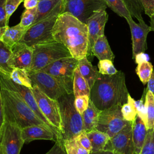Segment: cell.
<instances>
[{"label": "cell", "mask_w": 154, "mask_h": 154, "mask_svg": "<svg viewBox=\"0 0 154 154\" xmlns=\"http://www.w3.org/2000/svg\"><path fill=\"white\" fill-rule=\"evenodd\" d=\"M52 33L54 40L63 44L73 58L78 60L87 57V26L70 13H63L58 16Z\"/></svg>", "instance_id": "6da1fadb"}, {"label": "cell", "mask_w": 154, "mask_h": 154, "mask_svg": "<svg viewBox=\"0 0 154 154\" xmlns=\"http://www.w3.org/2000/svg\"><path fill=\"white\" fill-rule=\"evenodd\" d=\"M125 75L118 71L114 75H99L90 89V100L100 111L117 104L123 105L128 100Z\"/></svg>", "instance_id": "7a4b0ae2"}, {"label": "cell", "mask_w": 154, "mask_h": 154, "mask_svg": "<svg viewBox=\"0 0 154 154\" xmlns=\"http://www.w3.org/2000/svg\"><path fill=\"white\" fill-rule=\"evenodd\" d=\"M0 87L5 121L14 123L21 129L34 125L48 126L35 114L18 93L8 88L1 82Z\"/></svg>", "instance_id": "3957f363"}, {"label": "cell", "mask_w": 154, "mask_h": 154, "mask_svg": "<svg viewBox=\"0 0 154 154\" xmlns=\"http://www.w3.org/2000/svg\"><path fill=\"white\" fill-rule=\"evenodd\" d=\"M73 93L66 94L57 100L61 117V135L63 140L75 138L84 129L81 114L76 110Z\"/></svg>", "instance_id": "277c9868"}, {"label": "cell", "mask_w": 154, "mask_h": 154, "mask_svg": "<svg viewBox=\"0 0 154 154\" xmlns=\"http://www.w3.org/2000/svg\"><path fill=\"white\" fill-rule=\"evenodd\" d=\"M63 2L64 0L45 17L29 26L19 42L32 47L38 44L54 41L52 29L58 16L62 13Z\"/></svg>", "instance_id": "5b68a950"}, {"label": "cell", "mask_w": 154, "mask_h": 154, "mask_svg": "<svg viewBox=\"0 0 154 154\" xmlns=\"http://www.w3.org/2000/svg\"><path fill=\"white\" fill-rule=\"evenodd\" d=\"M32 48L33 60L30 71L41 70L59 59L72 57L63 44L55 40L34 45Z\"/></svg>", "instance_id": "8992f818"}, {"label": "cell", "mask_w": 154, "mask_h": 154, "mask_svg": "<svg viewBox=\"0 0 154 154\" xmlns=\"http://www.w3.org/2000/svg\"><path fill=\"white\" fill-rule=\"evenodd\" d=\"M78 60L73 57L59 59L42 70L57 79L66 88L68 94L73 93V80Z\"/></svg>", "instance_id": "52a82bcc"}, {"label": "cell", "mask_w": 154, "mask_h": 154, "mask_svg": "<svg viewBox=\"0 0 154 154\" xmlns=\"http://www.w3.org/2000/svg\"><path fill=\"white\" fill-rule=\"evenodd\" d=\"M122 106V105L117 104L101 111L96 129L106 133L110 138L123 129L129 122L123 118Z\"/></svg>", "instance_id": "ba28073f"}, {"label": "cell", "mask_w": 154, "mask_h": 154, "mask_svg": "<svg viewBox=\"0 0 154 154\" xmlns=\"http://www.w3.org/2000/svg\"><path fill=\"white\" fill-rule=\"evenodd\" d=\"M28 73L33 85L37 86L42 92L51 99L58 100L62 96L68 94L65 87L49 73L43 70H28Z\"/></svg>", "instance_id": "9c48e42d"}, {"label": "cell", "mask_w": 154, "mask_h": 154, "mask_svg": "<svg viewBox=\"0 0 154 154\" xmlns=\"http://www.w3.org/2000/svg\"><path fill=\"white\" fill-rule=\"evenodd\" d=\"M106 7L104 0H64L61 13H69L85 23L94 12Z\"/></svg>", "instance_id": "30bf717a"}, {"label": "cell", "mask_w": 154, "mask_h": 154, "mask_svg": "<svg viewBox=\"0 0 154 154\" xmlns=\"http://www.w3.org/2000/svg\"><path fill=\"white\" fill-rule=\"evenodd\" d=\"M31 90L41 112L61 135V117L58 100L48 97L35 85H33Z\"/></svg>", "instance_id": "8fae6325"}, {"label": "cell", "mask_w": 154, "mask_h": 154, "mask_svg": "<svg viewBox=\"0 0 154 154\" xmlns=\"http://www.w3.org/2000/svg\"><path fill=\"white\" fill-rule=\"evenodd\" d=\"M22 129L17 125L5 121L0 145L4 154H20L24 143Z\"/></svg>", "instance_id": "7c38bea8"}, {"label": "cell", "mask_w": 154, "mask_h": 154, "mask_svg": "<svg viewBox=\"0 0 154 154\" xmlns=\"http://www.w3.org/2000/svg\"><path fill=\"white\" fill-rule=\"evenodd\" d=\"M132 123L129 122L123 129L111 137L104 150L112 151L116 154H136L132 138Z\"/></svg>", "instance_id": "4fadbf2b"}, {"label": "cell", "mask_w": 154, "mask_h": 154, "mask_svg": "<svg viewBox=\"0 0 154 154\" xmlns=\"http://www.w3.org/2000/svg\"><path fill=\"white\" fill-rule=\"evenodd\" d=\"M108 19L106 8H102L94 12L87 20L85 24L88 28V55H91V49L97 38L104 34L105 26Z\"/></svg>", "instance_id": "5bb4252c"}, {"label": "cell", "mask_w": 154, "mask_h": 154, "mask_svg": "<svg viewBox=\"0 0 154 154\" xmlns=\"http://www.w3.org/2000/svg\"><path fill=\"white\" fill-rule=\"evenodd\" d=\"M131 32L132 43V58L138 54L144 52L147 47V36L151 31L150 26L144 21L136 23L132 19L126 20Z\"/></svg>", "instance_id": "9a60e30c"}, {"label": "cell", "mask_w": 154, "mask_h": 154, "mask_svg": "<svg viewBox=\"0 0 154 154\" xmlns=\"http://www.w3.org/2000/svg\"><path fill=\"white\" fill-rule=\"evenodd\" d=\"M12 54L10 58V66L14 68H20L29 70L33 60V48L25 43L19 42L12 48Z\"/></svg>", "instance_id": "2e32d148"}, {"label": "cell", "mask_w": 154, "mask_h": 154, "mask_svg": "<svg viewBox=\"0 0 154 154\" xmlns=\"http://www.w3.org/2000/svg\"><path fill=\"white\" fill-rule=\"evenodd\" d=\"M22 137L24 143L37 140L56 141L57 136L48 126L44 125H34L22 129Z\"/></svg>", "instance_id": "e0dca14e"}, {"label": "cell", "mask_w": 154, "mask_h": 154, "mask_svg": "<svg viewBox=\"0 0 154 154\" xmlns=\"http://www.w3.org/2000/svg\"><path fill=\"white\" fill-rule=\"evenodd\" d=\"M91 54L99 60H109L113 62L115 58L105 34L99 36L96 40L91 49Z\"/></svg>", "instance_id": "ac0fdd59"}, {"label": "cell", "mask_w": 154, "mask_h": 154, "mask_svg": "<svg viewBox=\"0 0 154 154\" xmlns=\"http://www.w3.org/2000/svg\"><path fill=\"white\" fill-rule=\"evenodd\" d=\"M147 129L142 119L137 115L132 123V138L136 154H139L144 144Z\"/></svg>", "instance_id": "d6986e66"}, {"label": "cell", "mask_w": 154, "mask_h": 154, "mask_svg": "<svg viewBox=\"0 0 154 154\" xmlns=\"http://www.w3.org/2000/svg\"><path fill=\"white\" fill-rule=\"evenodd\" d=\"M78 68L91 89L99 75V70L91 64L87 57L78 60Z\"/></svg>", "instance_id": "ffe728a7"}, {"label": "cell", "mask_w": 154, "mask_h": 154, "mask_svg": "<svg viewBox=\"0 0 154 154\" xmlns=\"http://www.w3.org/2000/svg\"><path fill=\"white\" fill-rule=\"evenodd\" d=\"M100 112L101 111L90 100L88 108L81 115L84 131L88 132L96 129Z\"/></svg>", "instance_id": "44dd1931"}, {"label": "cell", "mask_w": 154, "mask_h": 154, "mask_svg": "<svg viewBox=\"0 0 154 154\" xmlns=\"http://www.w3.org/2000/svg\"><path fill=\"white\" fill-rule=\"evenodd\" d=\"M27 29L20 23L11 27L8 26L3 34L1 40L12 48L20 41Z\"/></svg>", "instance_id": "7402d4cb"}, {"label": "cell", "mask_w": 154, "mask_h": 154, "mask_svg": "<svg viewBox=\"0 0 154 154\" xmlns=\"http://www.w3.org/2000/svg\"><path fill=\"white\" fill-rule=\"evenodd\" d=\"M87 134L90 140L92 147L91 152L104 150L106 144L111 138L106 133L97 130L96 129L87 132Z\"/></svg>", "instance_id": "603a6c76"}, {"label": "cell", "mask_w": 154, "mask_h": 154, "mask_svg": "<svg viewBox=\"0 0 154 154\" xmlns=\"http://www.w3.org/2000/svg\"><path fill=\"white\" fill-rule=\"evenodd\" d=\"M73 93L75 97L82 95L90 96V88L77 67L75 70L73 80Z\"/></svg>", "instance_id": "cb8c5ba5"}, {"label": "cell", "mask_w": 154, "mask_h": 154, "mask_svg": "<svg viewBox=\"0 0 154 154\" xmlns=\"http://www.w3.org/2000/svg\"><path fill=\"white\" fill-rule=\"evenodd\" d=\"M12 54L11 48L3 42L0 41V72L10 76L13 70L10 66V61Z\"/></svg>", "instance_id": "d4e9b609"}, {"label": "cell", "mask_w": 154, "mask_h": 154, "mask_svg": "<svg viewBox=\"0 0 154 154\" xmlns=\"http://www.w3.org/2000/svg\"><path fill=\"white\" fill-rule=\"evenodd\" d=\"M63 0H43L38 2L34 23L39 21L50 13ZM33 23V24H34Z\"/></svg>", "instance_id": "484cf974"}, {"label": "cell", "mask_w": 154, "mask_h": 154, "mask_svg": "<svg viewBox=\"0 0 154 154\" xmlns=\"http://www.w3.org/2000/svg\"><path fill=\"white\" fill-rule=\"evenodd\" d=\"M9 76L12 81L16 84L28 87L31 89L32 88L33 83L29 76L28 71L25 69L14 68Z\"/></svg>", "instance_id": "4316f807"}, {"label": "cell", "mask_w": 154, "mask_h": 154, "mask_svg": "<svg viewBox=\"0 0 154 154\" xmlns=\"http://www.w3.org/2000/svg\"><path fill=\"white\" fill-rule=\"evenodd\" d=\"M107 7H109L114 13L126 20L132 19V17L123 0H104Z\"/></svg>", "instance_id": "83f0119b"}, {"label": "cell", "mask_w": 154, "mask_h": 154, "mask_svg": "<svg viewBox=\"0 0 154 154\" xmlns=\"http://www.w3.org/2000/svg\"><path fill=\"white\" fill-rule=\"evenodd\" d=\"M153 70V65L149 61H144L138 63L135 69L136 73L144 85L146 84L149 81Z\"/></svg>", "instance_id": "f1b7e54d"}, {"label": "cell", "mask_w": 154, "mask_h": 154, "mask_svg": "<svg viewBox=\"0 0 154 154\" xmlns=\"http://www.w3.org/2000/svg\"><path fill=\"white\" fill-rule=\"evenodd\" d=\"M123 118L128 122H133L137 116V112L135 105V100L129 94L127 102L124 103L121 108Z\"/></svg>", "instance_id": "f546056e"}, {"label": "cell", "mask_w": 154, "mask_h": 154, "mask_svg": "<svg viewBox=\"0 0 154 154\" xmlns=\"http://www.w3.org/2000/svg\"><path fill=\"white\" fill-rule=\"evenodd\" d=\"M145 103L147 106V129L154 128V94L146 88Z\"/></svg>", "instance_id": "4dcf8cb0"}, {"label": "cell", "mask_w": 154, "mask_h": 154, "mask_svg": "<svg viewBox=\"0 0 154 154\" xmlns=\"http://www.w3.org/2000/svg\"><path fill=\"white\" fill-rule=\"evenodd\" d=\"M63 140L66 154H90V153L79 144L75 138Z\"/></svg>", "instance_id": "1f68e13d"}, {"label": "cell", "mask_w": 154, "mask_h": 154, "mask_svg": "<svg viewBox=\"0 0 154 154\" xmlns=\"http://www.w3.org/2000/svg\"><path fill=\"white\" fill-rule=\"evenodd\" d=\"M128 8L132 17L136 18L138 22L144 21L141 13L143 7L139 0H123Z\"/></svg>", "instance_id": "d6a6232c"}, {"label": "cell", "mask_w": 154, "mask_h": 154, "mask_svg": "<svg viewBox=\"0 0 154 154\" xmlns=\"http://www.w3.org/2000/svg\"><path fill=\"white\" fill-rule=\"evenodd\" d=\"M139 154H154V128L147 130L144 144Z\"/></svg>", "instance_id": "836d02e7"}, {"label": "cell", "mask_w": 154, "mask_h": 154, "mask_svg": "<svg viewBox=\"0 0 154 154\" xmlns=\"http://www.w3.org/2000/svg\"><path fill=\"white\" fill-rule=\"evenodd\" d=\"M37 12V7L31 9H25L21 17L20 24L25 28H28L34 22Z\"/></svg>", "instance_id": "e575fe53"}, {"label": "cell", "mask_w": 154, "mask_h": 154, "mask_svg": "<svg viewBox=\"0 0 154 154\" xmlns=\"http://www.w3.org/2000/svg\"><path fill=\"white\" fill-rule=\"evenodd\" d=\"M146 88L144 90L143 94L139 100H135V105L136 107L137 115L142 119L145 123L146 126L147 122V106L145 103Z\"/></svg>", "instance_id": "d590c367"}, {"label": "cell", "mask_w": 154, "mask_h": 154, "mask_svg": "<svg viewBox=\"0 0 154 154\" xmlns=\"http://www.w3.org/2000/svg\"><path fill=\"white\" fill-rule=\"evenodd\" d=\"M97 66L99 72L102 75H112L118 72V70L114 67L112 61L109 60H99Z\"/></svg>", "instance_id": "8d00e7d4"}, {"label": "cell", "mask_w": 154, "mask_h": 154, "mask_svg": "<svg viewBox=\"0 0 154 154\" xmlns=\"http://www.w3.org/2000/svg\"><path fill=\"white\" fill-rule=\"evenodd\" d=\"M90 101V97L87 95H82L75 97L74 103L76 110L80 114L82 113L87 109L88 106Z\"/></svg>", "instance_id": "74e56055"}, {"label": "cell", "mask_w": 154, "mask_h": 154, "mask_svg": "<svg viewBox=\"0 0 154 154\" xmlns=\"http://www.w3.org/2000/svg\"><path fill=\"white\" fill-rule=\"evenodd\" d=\"M75 139L78 143V144H80L82 147L91 152L92 147L90 140L88 138L87 134V132L85 131L84 130L83 131H82L75 138Z\"/></svg>", "instance_id": "f35d334b"}, {"label": "cell", "mask_w": 154, "mask_h": 154, "mask_svg": "<svg viewBox=\"0 0 154 154\" xmlns=\"http://www.w3.org/2000/svg\"><path fill=\"white\" fill-rule=\"evenodd\" d=\"M22 1L23 0H5V11L8 22L11 14L15 11Z\"/></svg>", "instance_id": "ab89813d"}, {"label": "cell", "mask_w": 154, "mask_h": 154, "mask_svg": "<svg viewBox=\"0 0 154 154\" xmlns=\"http://www.w3.org/2000/svg\"><path fill=\"white\" fill-rule=\"evenodd\" d=\"M45 154H66L62 138H57L53 147Z\"/></svg>", "instance_id": "60d3db41"}, {"label": "cell", "mask_w": 154, "mask_h": 154, "mask_svg": "<svg viewBox=\"0 0 154 154\" xmlns=\"http://www.w3.org/2000/svg\"><path fill=\"white\" fill-rule=\"evenodd\" d=\"M143 11L149 17L154 14V0H139Z\"/></svg>", "instance_id": "b9f144b4"}, {"label": "cell", "mask_w": 154, "mask_h": 154, "mask_svg": "<svg viewBox=\"0 0 154 154\" xmlns=\"http://www.w3.org/2000/svg\"><path fill=\"white\" fill-rule=\"evenodd\" d=\"M8 23L5 11V0H0V27H7Z\"/></svg>", "instance_id": "7bdbcfd3"}, {"label": "cell", "mask_w": 154, "mask_h": 154, "mask_svg": "<svg viewBox=\"0 0 154 154\" xmlns=\"http://www.w3.org/2000/svg\"><path fill=\"white\" fill-rule=\"evenodd\" d=\"M5 114H4V105L3 101L1 95V91L0 87V140L2 137V130L4 128V125L5 123Z\"/></svg>", "instance_id": "ee69618b"}, {"label": "cell", "mask_w": 154, "mask_h": 154, "mask_svg": "<svg viewBox=\"0 0 154 154\" xmlns=\"http://www.w3.org/2000/svg\"><path fill=\"white\" fill-rule=\"evenodd\" d=\"M38 0H23V5L25 9H31L37 6Z\"/></svg>", "instance_id": "f6af8a7d"}, {"label": "cell", "mask_w": 154, "mask_h": 154, "mask_svg": "<svg viewBox=\"0 0 154 154\" xmlns=\"http://www.w3.org/2000/svg\"><path fill=\"white\" fill-rule=\"evenodd\" d=\"M148 59H149V57L147 55L144 54V52L138 54L137 55H136V56L134 58L135 63L137 64L144 61H148Z\"/></svg>", "instance_id": "bcb514c9"}, {"label": "cell", "mask_w": 154, "mask_h": 154, "mask_svg": "<svg viewBox=\"0 0 154 154\" xmlns=\"http://www.w3.org/2000/svg\"><path fill=\"white\" fill-rule=\"evenodd\" d=\"M147 90L151 91L153 94H154V69L152 72V73L149 81L147 82Z\"/></svg>", "instance_id": "7dc6e473"}, {"label": "cell", "mask_w": 154, "mask_h": 154, "mask_svg": "<svg viewBox=\"0 0 154 154\" xmlns=\"http://www.w3.org/2000/svg\"><path fill=\"white\" fill-rule=\"evenodd\" d=\"M90 154H116L112 151L111 150H103L99 152H90Z\"/></svg>", "instance_id": "c3c4849f"}, {"label": "cell", "mask_w": 154, "mask_h": 154, "mask_svg": "<svg viewBox=\"0 0 154 154\" xmlns=\"http://www.w3.org/2000/svg\"><path fill=\"white\" fill-rule=\"evenodd\" d=\"M150 18V28H151V31H154V14Z\"/></svg>", "instance_id": "681fc988"}, {"label": "cell", "mask_w": 154, "mask_h": 154, "mask_svg": "<svg viewBox=\"0 0 154 154\" xmlns=\"http://www.w3.org/2000/svg\"><path fill=\"white\" fill-rule=\"evenodd\" d=\"M6 28H7V27H4V28L0 27V41L2 40V35H3V34L4 33Z\"/></svg>", "instance_id": "f907efd6"}, {"label": "cell", "mask_w": 154, "mask_h": 154, "mask_svg": "<svg viewBox=\"0 0 154 154\" xmlns=\"http://www.w3.org/2000/svg\"><path fill=\"white\" fill-rule=\"evenodd\" d=\"M0 154H4L2 150V149H1V145H0Z\"/></svg>", "instance_id": "816d5d0a"}, {"label": "cell", "mask_w": 154, "mask_h": 154, "mask_svg": "<svg viewBox=\"0 0 154 154\" xmlns=\"http://www.w3.org/2000/svg\"><path fill=\"white\" fill-rule=\"evenodd\" d=\"M39 1H43V0H38Z\"/></svg>", "instance_id": "f5cc1de1"}]
</instances>
